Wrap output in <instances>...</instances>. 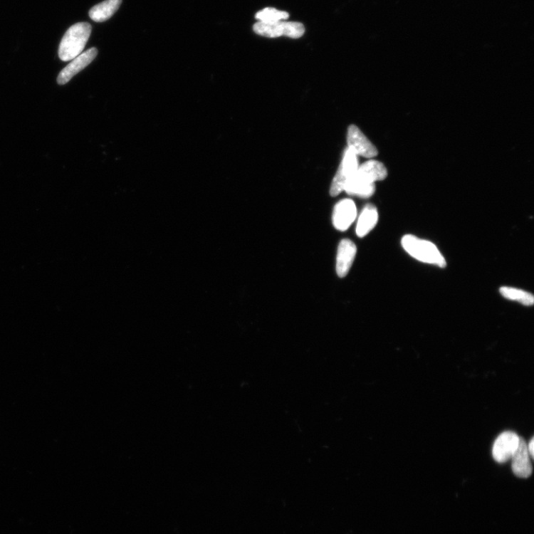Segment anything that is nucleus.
Listing matches in <instances>:
<instances>
[{"label": "nucleus", "mask_w": 534, "mask_h": 534, "mask_svg": "<svg viewBox=\"0 0 534 534\" xmlns=\"http://www.w3.org/2000/svg\"><path fill=\"white\" fill-rule=\"evenodd\" d=\"M290 14L286 11H279L274 8H266L258 11L256 18L261 23H275L288 19Z\"/></svg>", "instance_id": "obj_15"}, {"label": "nucleus", "mask_w": 534, "mask_h": 534, "mask_svg": "<svg viewBox=\"0 0 534 534\" xmlns=\"http://www.w3.org/2000/svg\"><path fill=\"white\" fill-rule=\"evenodd\" d=\"M379 220L377 209L372 204L367 205L359 218L356 234L360 238L366 236L376 226Z\"/></svg>", "instance_id": "obj_12"}, {"label": "nucleus", "mask_w": 534, "mask_h": 534, "mask_svg": "<svg viewBox=\"0 0 534 534\" xmlns=\"http://www.w3.org/2000/svg\"><path fill=\"white\" fill-rule=\"evenodd\" d=\"M500 293L505 298L519 302L524 306L533 305L534 297L533 294L525 290L511 287H503L501 288Z\"/></svg>", "instance_id": "obj_14"}, {"label": "nucleus", "mask_w": 534, "mask_h": 534, "mask_svg": "<svg viewBox=\"0 0 534 534\" xmlns=\"http://www.w3.org/2000/svg\"><path fill=\"white\" fill-rule=\"evenodd\" d=\"M402 246L409 256L421 262L435 265L441 268L447 265L446 260L438 247L429 241L413 235H406L402 239Z\"/></svg>", "instance_id": "obj_3"}, {"label": "nucleus", "mask_w": 534, "mask_h": 534, "mask_svg": "<svg viewBox=\"0 0 534 534\" xmlns=\"http://www.w3.org/2000/svg\"><path fill=\"white\" fill-rule=\"evenodd\" d=\"M357 253V248L349 239L342 240L337 248L336 258V273L340 278L345 277L349 273Z\"/></svg>", "instance_id": "obj_10"}, {"label": "nucleus", "mask_w": 534, "mask_h": 534, "mask_svg": "<svg viewBox=\"0 0 534 534\" xmlns=\"http://www.w3.org/2000/svg\"><path fill=\"white\" fill-rule=\"evenodd\" d=\"M92 33L88 23H78L66 32L59 46V58L63 61H73L81 55Z\"/></svg>", "instance_id": "obj_2"}, {"label": "nucleus", "mask_w": 534, "mask_h": 534, "mask_svg": "<svg viewBox=\"0 0 534 534\" xmlns=\"http://www.w3.org/2000/svg\"><path fill=\"white\" fill-rule=\"evenodd\" d=\"M520 440V437L512 431H506L498 436L492 450L494 460L503 464L511 459L519 447Z\"/></svg>", "instance_id": "obj_6"}, {"label": "nucleus", "mask_w": 534, "mask_h": 534, "mask_svg": "<svg viewBox=\"0 0 534 534\" xmlns=\"http://www.w3.org/2000/svg\"><path fill=\"white\" fill-rule=\"evenodd\" d=\"M527 446H528V452H529V454H530L531 459H533L534 458V454H533V451H534V438L533 437L531 439L530 441L528 443V445H527Z\"/></svg>", "instance_id": "obj_16"}, {"label": "nucleus", "mask_w": 534, "mask_h": 534, "mask_svg": "<svg viewBox=\"0 0 534 534\" xmlns=\"http://www.w3.org/2000/svg\"><path fill=\"white\" fill-rule=\"evenodd\" d=\"M121 4L122 0H105V1L95 6L89 11V16L95 22H105L110 19L118 10Z\"/></svg>", "instance_id": "obj_13"}, {"label": "nucleus", "mask_w": 534, "mask_h": 534, "mask_svg": "<svg viewBox=\"0 0 534 534\" xmlns=\"http://www.w3.org/2000/svg\"><path fill=\"white\" fill-rule=\"evenodd\" d=\"M254 31L263 37L277 38L281 36H286L292 39H298L305 34L304 25L297 22L281 21L275 23H263L258 22L253 26Z\"/></svg>", "instance_id": "obj_4"}, {"label": "nucleus", "mask_w": 534, "mask_h": 534, "mask_svg": "<svg viewBox=\"0 0 534 534\" xmlns=\"http://www.w3.org/2000/svg\"><path fill=\"white\" fill-rule=\"evenodd\" d=\"M357 216V209L353 201L345 199L338 202L333 211L334 226L340 231L347 230Z\"/></svg>", "instance_id": "obj_9"}, {"label": "nucleus", "mask_w": 534, "mask_h": 534, "mask_svg": "<svg viewBox=\"0 0 534 534\" xmlns=\"http://www.w3.org/2000/svg\"><path fill=\"white\" fill-rule=\"evenodd\" d=\"M527 443L520 438L519 447L511 458L512 471L515 476L526 478L533 472L532 462L529 454Z\"/></svg>", "instance_id": "obj_11"}, {"label": "nucleus", "mask_w": 534, "mask_h": 534, "mask_svg": "<svg viewBox=\"0 0 534 534\" xmlns=\"http://www.w3.org/2000/svg\"><path fill=\"white\" fill-rule=\"evenodd\" d=\"M347 140L348 149L357 156L372 158L378 154L376 147L355 125H351L348 128Z\"/></svg>", "instance_id": "obj_7"}, {"label": "nucleus", "mask_w": 534, "mask_h": 534, "mask_svg": "<svg viewBox=\"0 0 534 534\" xmlns=\"http://www.w3.org/2000/svg\"><path fill=\"white\" fill-rule=\"evenodd\" d=\"M98 51L96 48H92L83 52L73 60L66 68H64L58 78L59 85H65L73 79L80 71L90 64L97 57Z\"/></svg>", "instance_id": "obj_8"}, {"label": "nucleus", "mask_w": 534, "mask_h": 534, "mask_svg": "<svg viewBox=\"0 0 534 534\" xmlns=\"http://www.w3.org/2000/svg\"><path fill=\"white\" fill-rule=\"evenodd\" d=\"M387 176L384 165L377 160L370 159L359 166L357 170L346 182L344 191L350 195L367 199L375 193V183L383 181Z\"/></svg>", "instance_id": "obj_1"}, {"label": "nucleus", "mask_w": 534, "mask_h": 534, "mask_svg": "<svg viewBox=\"0 0 534 534\" xmlns=\"http://www.w3.org/2000/svg\"><path fill=\"white\" fill-rule=\"evenodd\" d=\"M359 167L358 156L347 149L345 153L340 167L334 177L330 193L331 196H337L344 191L346 182Z\"/></svg>", "instance_id": "obj_5"}]
</instances>
